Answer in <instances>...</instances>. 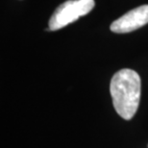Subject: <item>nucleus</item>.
<instances>
[{
    "label": "nucleus",
    "mask_w": 148,
    "mask_h": 148,
    "mask_svg": "<svg viewBox=\"0 0 148 148\" xmlns=\"http://www.w3.org/2000/svg\"><path fill=\"white\" fill-rule=\"evenodd\" d=\"M140 90V77L135 70L124 69L112 76L110 85L112 104L117 114L124 119H131L137 112Z\"/></svg>",
    "instance_id": "f257e3e1"
},
{
    "label": "nucleus",
    "mask_w": 148,
    "mask_h": 148,
    "mask_svg": "<svg viewBox=\"0 0 148 148\" xmlns=\"http://www.w3.org/2000/svg\"><path fill=\"white\" fill-rule=\"evenodd\" d=\"M94 0H69L66 1L53 13L50 17L47 31H57L76 21L86 16L94 8Z\"/></svg>",
    "instance_id": "f03ea898"
},
{
    "label": "nucleus",
    "mask_w": 148,
    "mask_h": 148,
    "mask_svg": "<svg viewBox=\"0 0 148 148\" xmlns=\"http://www.w3.org/2000/svg\"><path fill=\"white\" fill-rule=\"evenodd\" d=\"M148 23V5H143L129 11L112 23L110 28L114 33L125 34L141 28Z\"/></svg>",
    "instance_id": "7ed1b4c3"
}]
</instances>
